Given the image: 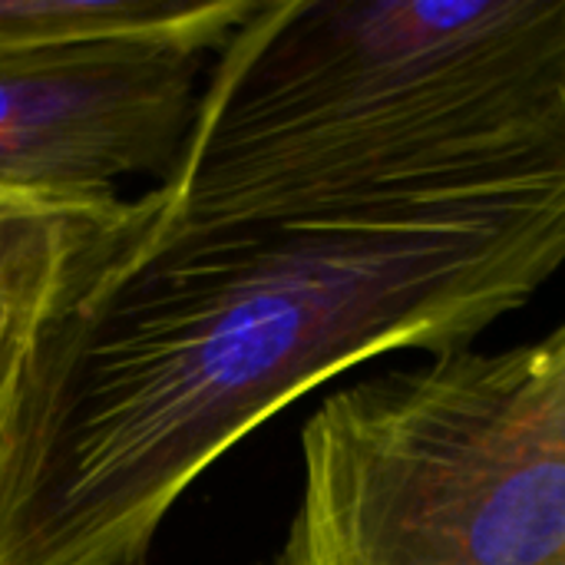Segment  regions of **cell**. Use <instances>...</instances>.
Segmentation results:
<instances>
[{
  "instance_id": "1",
  "label": "cell",
  "mask_w": 565,
  "mask_h": 565,
  "mask_svg": "<svg viewBox=\"0 0 565 565\" xmlns=\"http://www.w3.org/2000/svg\"><path fill=\"white\" fill-rule=\"evenodd\" d=\"M565 268V175L351 222H166L126 205L33 351L0 565H142L179 497L311 387L473 348Z\"/></svg>"
},
{
  "instance_id": "2",
  "label": "cell",
  "mask_w": 565,
  "mask_h": 565,
  "mask_svg": "<svg viewBox=\"0 0 565 565\" xmlns=\"http://www.w3.org/2000/svg\"><path fill=\"white\" fill-rule=\"evenodd\" d=\"M565 175V0H258L152 205L394 218Z\"/></svg>"
},
{
  "instance_id": "3",
  "label": "cell",
  "mask_w": 565,
  "mask_h": 565,
  "mask_svg": "<svg viewBox=\"0 0 565 565\" xmlns=\"http://www.w3.org/2000/svg\"><path fill=\"white\" fill-rule=\"evenodd\" d=\"M255 565H565V318L331 394L301 493Z\"/></svg>"
},
{
  "instance_id": "4",
  "label": "cell",
  "mask_w": 565,
  "mask_h": 565,
  "mask_svg": "<svg viewBox=\"0 0 565 565\" xmlns=\"http://www.w3.org/2000/svg\"><path fill=\"white\" fill-rule=\"evenodd\" d=\"M202 50L86 43L0 56V189L116 192L172 179L202 93Z\"/></svg>"
},
{
  "instance_id": "5",
  "label": "cell",
  "mask_w": 565,
  "mask_h": 565,
  "mask_svg": "<svg viewBox=\"0 0 565 565\" xmlns=\"http://www.w3.org/2000/svg\"><path fill=\"white\" fill-rule=\"evenodd\" d=\"M126 205L116 192L0 189V477L43 324Z\"/></svg>"
},
{
  "instance_id": "6",
  "label": "cell",
  "mask_w": 565,
  "mask_h": 565,
  "mask_svg": "<svg viewBox=\"0 0 565 565\" xmlns=\"http://www.w3.org/2000/svg\"><path fill=\"white\" fill-rule=\"evenodd\" d=\"M258 0H0V56L86 43L218 50Z\"/></svg>"
}]
</instances>
